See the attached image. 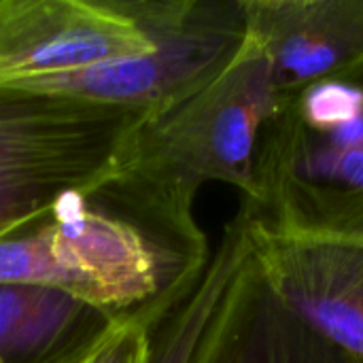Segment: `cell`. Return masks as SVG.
Here are the masks:
<instances>
[{
    "label": "cell",
    "instance_id": "cell-1",
    "mask_svg": "<svg viewBox=\"0 0 363 363\" xmlns=\"http://www.w3.org/2000/svg\"><path fill=\"white\" fill-rule=\"evenodd\" d=\"M196 194L119 168L0 236V283L60 289L153 334L198 287L211 245Z\"/></svg>",
    "mask_w": 363,
    "mask_h": 363
},
{
    "label": "cell",
    "instance_id": "cell-2",
    "mask_svg": "<svg viewBox=\"0 0 363 363\" xmlns=\"http://www.w3.org/2000/svg\"><path fill=\"white\" fill-rule=\"evenodd\" d=\"M249 202L302 228L363 230V57L291 96L268 119Z\"/></svg>",
    "mask_w": 363,
    "mask_h": 363
},
{
    "label": "cell",
    "instance_id": "cell-3",
    "mask_svg": "<svg viewBox=\"0 0 363 363\" xmlns=\"http://www.w3.org/2000/svg\"><path fill=\"white\" fill-rule=\"evenodd\" d=\"M277 104L270 60L245 32L208 83L136 128L121 164L189 194L204 183H223L240 200H253L259 143Z\"/></svg>",
    "mask_w": 363,
    "mask_h": 363
},
{
    "label": "cell",
    "instance_id": "cell-4",
    "mask_svg": "<svg viewBox=\"0 0 363 363\" xmlns=\"http://www.w3.org/2000/svg\"><path fill=\"white\" fill-rule=\"evenodd\" d=\"M145 121L121 106L0 89V236L113 174Z\"/></svg>",
    "mask_w": 363,
    "mask_h": 363
},
{
    "label": "cell",
    "instance_id": "cell-5",
    "mask_svg": "<svg viewBox=\"0 0 363 363\" xmlns=\"http://www.w3.org/2000/svg\"><path fill=\"white\" fill-rule=\"evenodd\" d=\"M153 38L151 53L13 89L121 106L149 119L208 83L245 38L242 0H125Z\"/></svg>",
    "mask_w": 363,
    "mask_h": 363
},
{
    "label": "cell",
    "instance_id": "cell-6",
    "mask_svg": "<svg viewBox=\"0 0 363 363\" xmlns=\"http://www.w3.org/2000/svg\"><path fill=\"white\" fill-rule=\"evenodd\" d=\"M251 259L272 296L300 321L363 363V230L279 223L249 202Z\"/></svg>",
    "mask_w": 363,
    "mask_h": 363
},
{
    "label": "cell",
    "instance_id": "cell-7",
    "mask_svg": "<svg viewBox=\"0 0 363 363\" xmlns=\"http://www.w3.org/2000/svg\"><path fill=\"white\" fill-rule=\"evenodd\" d=\"M153 47L125 0H0V89L138 57Z\"/></svg>",
    "mask_w": 363,
    "mask_h": 363
},
{
    "label": "cell",
    "instance_id": "cell-8",
    "mask_svg": "<svg viewBox=\"0 0 363 363\" xmlns=\"http://www.w3.org/2000/svg\"><path fill=\"white\" fill-rule=\"evenodd\" d=\"M245 32L270 60L279 98L363 57V0H242Z\"/></svg>",
    "mask_w": 363,
    "mask_h": 363
},
{
    "label": "cell",
    "instance_id": "cell-9",
    "mask_svg": "<svg viewBox=\"0 0 363 363\" xmlns=\"http://www.w3.org/2000/svg\"><path fill=\"white\" fill-rule=\"evenodd\" d=\"M194 363L359 362L289 313L266 287L249 253Z\"/></svg>",
    "mask_w": 363,
    "mask_h": 363
},
{
    "label": "cell",
    "instance_id": "cell-10",
    "mask_svg": "<svg viewBox=\"0 0 363 363\" xmlns=\"http://www.w3.org/2000/svg\"><path fill=\"white\" fill-rule=\"evenodd\" d=\"M113 328L60 289L0 283V363H85Z\"/></svg>",
    "mask_w": 363,
    "mask_h": 363
},
{
    "label": "cell",
    "instance_id": "cell-11",
    "mask_svg": "<svg viewBox=\"0 0 363 363\" xmlns=\"http://www.w3.org/2000/svg\"><path fill=\"white\" fill-rule=\"evenodd\" d=\"M249 253L247 213L240 206L194 294L151 334L149 363H194Z\"/></svg>",
    "mask_w": 363,
    "mask_h": 363
},
{
    "label": "cell",
    "instance_id": "cell-12",
    "mask_svg": "<svg viewBox=\"0 0 363 363\" xmlns=\"http://www.w3.org/2000/svg\"><path fill=\"white\" fill-rule=\"evenodd\" d=\"M151 334L134 325H115L85 363H149Z\"/></svg>",
    "mask_w": 363,
    "mask_h": 363
}]
</instances>
